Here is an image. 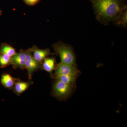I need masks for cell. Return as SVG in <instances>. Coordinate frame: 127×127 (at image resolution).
I'll return each mask as SVG.
<instances>
[{
	"mask_svg": "<svg viewBox=\"0 0 127 127\" xmlns=\"http://www.w3.org/2000/svg\"><path fill=\"white\" fill-rule=\"evenodd\" d=\"M93 6L96 18L100 23L109 25L116 20L127 9L125 0H90Z\"/></svg>",
	"mask_w": 127,
	"mask_h": 127,
	"instance_id": "1",
	"label": "cell"
},
{
	"mask_svg": "<svg viewBox=\"0 0 127 127\" xmlns=\"http://www.w3.org/2000/svg\"><path fill=\"white\" fill-rule=\"evenodd\" d=\"M55 52L59 55L61 63L76 66V59L72 47L59 41L52 45Z\"/></svg>",
	"mask_w": 127,
	"mask_h": 127,
	"instance_id": "2",
	"label": "cell"
},
{
	"mask_svg": "<svg viewBox=\"0 0 127 127\" xmlns=\"http://www.w3.org/2000/svg\"><path fill=\"white\" fill-rule=\"evenodd\" d=\"M72 91V87L56 80L52 87L53 95L59 100H63L68 97Z\"/></svg>",
	"mask_w": 127,
	"mask_h": 127,
	"instance_id": "3",
	"label": "cell"
},
{
	"mask_svg": "<svg viewBox=\"0 0 127 127\" xmlns=\"http://www.w3.org/2000/svg\"><path fill=\"white\" fill-rule=\"evenodd\" d=\"M26 69H27L28 79L31 80L33 73L40 68L41 63L37 61L33 57L31 48L26 50Z\"/></svg>",
	"mask_w": 127,
	"mask_h": 127,
	"instance_id": "4",
	"label": "cell"
},
{
	"mask_svg": "<svg viewBox=\"0 0 127 127\" xmlns=\"http://www.w3.org/2000/svg\"><path fill=\"white\" fill-rule=\"evenodd\" d=\"M55 73L53 76L66 75H78L80 71L76 66L71 65L62 63L56 64Z\"/></svg>",
	"mask_w": 127,
	"mask_h": 127,
	"instance_id": "5",
	"label": "cell"
},
{
	"mask_svg": "<svg viewBox=\"0 0 127 127\" xmlns=\"http://www.w3.org/2000/svg\"><path fill=\"white\" fill-rule=\"evenodd\" d=\"M26 50H21L19 52L16 53L11 58V65L15 69L25 70L26 69Z\"/></svg>",
	"mask_w": 127,
	"mask_h": 127,
	"instance_id": "6",
	"label": "cell"
},
{
	"mask_svg": "<svg viewBox=\"0 0 127 127\" xmlns=\"http://www.w3.org/2000/svg\"><path fill=\"white\" fill-rule=\"evenodd\" d=\"M32 53V56L34 59L39 62L42 63L43 60L49 55H52L48 48L41 50L35 46H33L31 48Z\"/></svg>",
	"mask_w": 127,
	"mask_h": 127,
	"instance_id": "7",
	"label": "cell"
},
{
	"mask_svg": "<svg viewBox=\"0 0 127 127\" xmlns=\"http://www.w3.org/2000/svg\"><path fill=\"white\" fill-rule=\"evenodd\" d=\"M32 82H23L18 79L16 82L12 90L18 96H20L22 94L26 91L30 86L33 84Z\"/></svg>",
	"mask_w": 127,
	"mask_h": 127,
	"instance_id": "8",
	"label": "cell"
},
{
	"mask_svg": "<svg viewBox=\"0 0 127 127\" xmlns=\"http://www.w3.org/2000/svg\"><path fill=\"white\" fill-rule=\"evenodd\" d=\"M56 59L55 58H47L43 60L41 65V69L51 73L55 70L56 67Z\"/></svg>",
	"mask_w": 127,
	"mask_h": 127,
	"instance_id": "9",
	"label": "cell"
},
{
	"mask_svg": "<svg viewBox=\"0 0 127 127\" xmlns=\"http://www.w3.org/2000/svg\"><path fill=\"white\" fill-rule=\"evenodd\" d=\"M18 79L13 77L8 73H4L1 76V83L6 88L12 89L16 82Z\"/></svg>",
	"mask_w": 127,
	"mask_h": 127,
	"instance_id": "10",
	"label": "cell"
},
{
	"mask_svg": "<svg viewBox=\"0 0 127 127\" xmlns=\"http://www.w3.org/2000/svg\"><path fill=\"white\" fill-rule=\"evenodd\" d=\"M78 76L75 75H63L53 76V78L55 80L61 81L72 87L75 84Z\"/></svg>",
	"mask_w": 127,
	"mask_h": 127,
	"instance_id": "11",
	"label": "cell"
},
{
	"mask_svg": "<svg viewBox=\"0 0 127 127\" xmlns=\"http://www.w3.org/2000/svg\"><path fill=\"white\" fill-rule=\"evenodd\" d=\"M116 26L122 27H126L127 25V9H125L122 12L118 18L113 22Z\"/></svg>",
	"mask_w": 127,
	"mask_h": 127,
	"instance_id": "12",
	"label": "cell"
},
{
	"mask_svg": "<svg viewBox=\"0 0 127 127\" xmlns=\"http://www.w3.org/2000/svg\"><path fill=\"white\" fill-rule=\"evenodd\" d=\"M0 52L11 57L16 53L13 47L5 43H2L0 46Z\"/></svg>",
	"mask_w": 127,
	"mask_h": 127,
	"instance_id": "13",
	"label": "cell"
},
{
	"mask_svg": "<svg viewBox=\"0 0 127 127\" xmlns=\"http://www.w3.org/2000/svg\"><path fill=\"white\" fill-rule=\"evenodd\" d=\"M11 58L8 55L0 52V67L4 68L11 65Z\"/></svg>",
	"mask_w": 127,
	"mask_h": 127,
	"instance_id": "14",
	"label": "cell"
},
{
	"mask_svg": "<svg viewBox=\"0 0 127 127\" xmlns=\"http://www.w3.org/2000/svg\"><path fill=\"white\" fill-rule=\"evenodd\" d=\"M40 0H23V1L30 6H33L36 5Z\"/></svg>",
	"mask_w": 127,
	"mask_h": 127,
	"instance_id": "15",
	"label": "cell"
}]
</instances>
